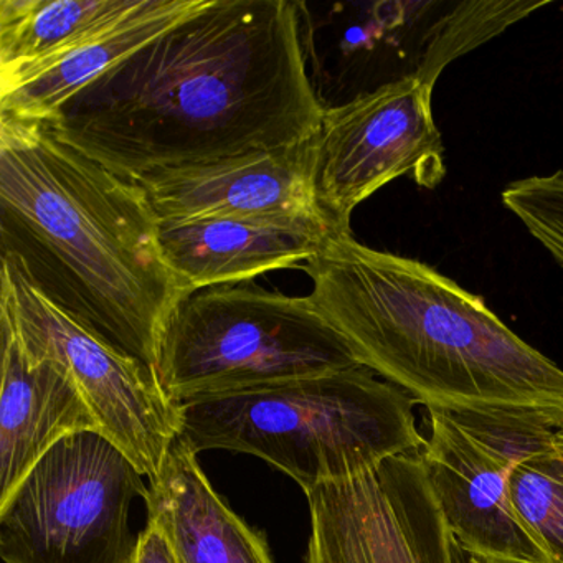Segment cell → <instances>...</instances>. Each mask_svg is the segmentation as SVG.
<instances>
[{
	"label": "cell",
	"mask_w": 563,
	"mask_h": 563,
	"mask_svg": "<svg viewBox=\"0 0 563 563\" xmlns=\"http://www.w3.org/2000/svg\"><path fill=\"white\" fill-rule=\"evenodd\" d=\"M2 250L114 345L153 368L189 295L161 252L146 194L38 121L0 117Z\"/></svg>",
	"instance_id": "3957f363"
},
{
	"label": "cell",
	"mask_w": 563,
	"mask_h": 563,
	"mask_svg": "<svg viewBox=\"0 0 563 563\" xmlns=\"http://www.w3.org/2000/svg\"><path fill=\"white\" fill-rule=\"evenodd\" d=\"M314 140L253 151L134 180L157 222L199 219L306 220L328 225L316 199Z\"/></svg>",
	"instance_id": "8fae6325"
},
{
	"label": "cell",
	"mask_w": 563,
	"mask_h": 563,
	"mask_svg": "<svg viewBox=\"0 0 563 563\" xmlns=\"http://www.w3.org/2000/svg\"><path fill=\"white\" fill-rule=\"evenodd\" d=\"M128 563H177L166 537L157 527L147 523L137 536L136 547Z\"/></svg>",
	"instance_id": "ffe728a7"
},
{
	"label": "cell",
	"mask_w": 563,
	"mask_h": 563,
	"mask_svg": "<svg viewBox=\"0 0 563 563\" xmlns=\"http://www.w3.org/2000/svg\"><path fill=\"white\" fill-rule=\"evenodd\" d=\"M322 117L296 0H202L45 124L111 173L136 180L306 143Z\"/></svg>",
	"instance_id": "6da1fadb"
},
{
	"label": "cell",
	"mask_w": 563,
	"mask_h": 563,
	"mask_svg": "<svg viewBox=\"0 0 563 563\" xmlns=\"http://www.w3.org/2000/svg\"><path fill=\"white\" fill-rule=\"evenodd\" d=\"M0 503H4L55 444L100 427L64 368L29 355L8 319L0 318Z\"/></svg>",
	"instance_id": "4fadbf2b"
},
{
	"label": "cell",
	"mask_w": 563,
	"mask_h": 563,
	"mask_svg": "<svg viewBox=\"0 0 563 563\" xmlns=\"http://www.w3.org/2000/svg\"><path fill=\"white\" fill-rule=\"evenodd\" d=\"M433 87L417 74L395 78L325 110L314 140L316 199L338 235H351L355 207L398 177L437 189L446 176L434 123Z\"/></svg>",
	"instance_id": "ba28073f"
},
{
	"label": "cell",
	"mask_w": 563,
	"mask_h": 563,
	"mask_svg": "<svg viewBox=\"0 0 563 563\" xmlns=\"http://www.w3.org/2000/svg\"><path fill=\"white\" fill-rule=\"evenodd\" d=\"M503 203L563 268V173L516 180Z\"/></svg>",
	"instance_id": "d6986e66"
},
{
	"label": "cell",
	"mask_w": 563,
	"mask_h": 563,
	"mask_svg": "<svg viewBox=\"0 0 563 563\" xmlns=\"http://www.w3.org/2000/svg\"><path fill=\"white\" fill-rule=\"evenodd\" d=\"M157 236L170 272L192 292L306 265L341 235L306 220L199 219L157 222Z\"/></svg>",
	"instance_id": "7c38bea8"
},
{
	"label": "cell",
	"mask_w": 563,
	"mask_h": 563,
	"mask_svg": "<svg viewBox=\"0 0 563 563\" xmlns=\"http://www.w3.org/2000/svg\"><path fill=\"white\" fill-rule=\"evenodd\" d=\"M471 563H483V562H479V560H471Z\"/></svg>",
	"instance_id": "44dd1931"
},
{
	"label": "cell",
	"mask_w": 563,
	"mask_h": 563,
	"mask_svg": "<svg viewBox=\"0 0 563 563\" xmlns=\"http://www.w3.org/2000/svg\"><path fill=\"white\" fill-rule=\"evenodd\" d=\"M309 295L364 367L427 410L563 431V368L430 265L329 240Z\"/></svg>",
	"instance_id": "7a4b0ae2"
},
{
	"label": "cell",
	"mask_w": 563,
	"mask_h": 563,
	"mask_svg": "<svg viewBox=\"0 0 563 563\" xmlns=\"http://www.w3.org/2000/svg\"><path fill=\"white\" fill-rule=\"evenodd\" d=\"M510 496L526 526L563 563V431L510 471Z\"/></svg>",
	"instance_id": "e0dca14e"
},
{
	"label": "cell",
	"mask_w": 563,
	"mask_h": 563,
	"mask_svg": "<svg viewBox=\"0 0 563 563\" xmlns=\"http://www.w3.org/2000/svg\"><path fill=\"white\" fill-rule=\"evenodd\" d=\"M364 367L305 296L252 283L213 286L177 302L154 375L174 405Z\"/></svg>",
	"instance_id": "5b68a950"
},
{
	"label": "cell",
	"mask_w": 563,
	"mask_h": 563,
	"mask_svg": "<svg viewBox=\"0 0 563 563\" xmlns=\"http://www.w3.org/2000/svg\"><path fill=\"white\" fill-rule=\"evenodd\" d=\"M421 460L441 512L471 559L483 563H555L510 496L517 461L484 443L453 415L430 410Z\"/></svg>",
	"instance_id": "30bf717a"
},
{
	"label": "cell",
	"mask_w": 563,
	"mask_h": 563,
	"mask_svg": "<svg viewBox=\"0 0 563 563\" xmlns=\"http://www.w3.org/2000/svg\"><path fill=\"white\" fill-rule=\"evenodd\" d=\"M415 400L367 367L177 405L179 438L194 453L252 454L302 490L418 453Z\"/></svg>",
	"instance_id": "277c9868"
},
{
	"label": "cell",
	"mask_w": 563,
	"mask_h": 563,
	"mask_svg": "<svg viewBox=\"0 0 563 563\" xmlns=\"http://www.w3.org/2000/svg\"><path fill=\"white\" fill-rule=\"evenodd\" d=\"M199 454L174 441L147 490V523L157 527L177 563H273L262 533L216 493Z\"/></svg>",
	"instance_id": "9a60e30c"
},
{
	"label": "cell",
	"mask_w": 563,
	"mask_h": 563,
	"mask_svg": "<svg viewBox=\"0 0 563 563\" xmlns=\"http://www.w3.org/2000/svg\"><path fill=\"white\" fill-rule=\"evenodd\" d=\"M308 563H471L434 497L421 453L305 490Z\"/></svg>",
	"instance_id": "9c48e42d"
},
{
	"label": "cell",
	"mask_w": 563,
	"mask_h": 563,
	"mask_svg": "<svg viewBox=\"0 0 563 563\" xmlns=\"http://www.w3.org/2000/svg\"><path fill=\"white\" fill-rule=\"evenodd\" d=\"M150 486L133 461L100 431L55 444L0 503L4 563H128L130 527Z\"/></svg>",
	"instance_id": "8992f818"
},
{
	"label": "cell",
	"mask_w": 563,
	"mask_h": 563,
	"mask_svg": "<svg viewBox=\"0 0 563 563\" xmlns=\"http://www.w3.org/2000/svg\"><path fill=\"white\" fill-rule=\"evenodd\" d=\"M0 318L11 322L29 355L64 368L100 433L147 479L156 476L179 438V415L153 368L52 298L8 250H2Z\"/></svg>",
	"instance_id": "52a82bcc"
},
{
	"label": "cell",
	"mask_w": 563,
	"mask_h": 563,
	"mask_svg": "<svg viewBox=\"0 0 563 563\" xmlns=\"http://www.w3.org/2000/svg\"><path fill=\"white\" fill-rule=\"evenodd\" d=\"M549 2H464L457 12L434 25L427 54L421 58L418 77L437 84L443 68L454 58L479 47L506 31L514 22L545 8Z\"/></svg>",
	"instance_id": "ac0fdd59"
},
{
	"label": "cell",
	"mask_w": 563,
	"mask_h": 563,
	"mask_svg": "<svg viewBox=\"0 0 563 563\" xmlns=\"http://www.w3.org/2000/svg\"><path fill=\"white\" fill-rule=\"evenodd\" d=\"M140 0H0V80L67 51Z\"/></svg>",
	"instance_id": "2e32d148"
},
{
	"label": "cell",
	"mask_w": 563,
	"mask_h": 563,
	"mask_svg": "<svg viewBox=\"0 0 563 563\" xmlns=\"http://www.w3.org/2000/svg\"><path fill=\"white\" fill-rule=\"evenodd\" d=\"M202 0H140L67 51L0 80V117L48 123L57 111L101 75L196 11Z\"/></svg>",
	"instance_id": "5bb4252c"
}]
</instances>
